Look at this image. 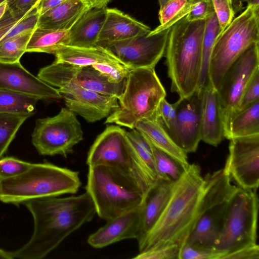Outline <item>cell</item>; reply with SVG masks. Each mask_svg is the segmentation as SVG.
I'll return each instance as SVG.
<instances>
[{"label": "cell", "instance_id": "d590c367", "mask_svg": "<svg viewBox=\"0 0 259 259\" xmlns=\"http://www.w3.org/2000/svg\"><path fill=\"white\" fill-rule=\"evenodd\" d=\"M187 2L188 0L168 1L159 9L158 15L160 24L150 32L156 33L166 29L167 24L178 15Z\"/></svg>", "mask_w": 259, "mask_h": 259}, {"label": "cell", "instance_id": "e575fe53", "mask_svg": "<svg viewBox=\"0 0 259 259\" xmlns=\"http://www.w3.org/2000/svg\"><path fill=\"white\" fill-rule=\"evenodd\" d=\"M34 29H28L0 43V62H20Z\"/></svg>", "mask_w": 259, "mask_h": 259}, {"label": "cell", "instance_id": "30bf717a", "mask_svg": "<svg viewBox=\"0 0 259 259\" xmlns=\"http://www.w3.org/2000/svg\"><path fill=\"white\" fill-rule=\"evenodd\" d=\"M83 134L75 113L62 108L57 115L36 121L32 143L40 155H60L66 158L83 140Z\"/></svg>", "mask_w": 259, "mask_h": 259}, {"label": "cell", "instance_id": "c3c4849f", "mask_svg": "<svg viewBox=\"0 0 259 259\" xmlns=\"http://www.w3.org/2000/svg\"><path fill=\"white\" fill-rule=\"evenodd\" d=\"M111 0H94L93 7L103 8L106 7L107 5Z\"/></svg>", "mask_w": 259, "mask_h": 259}, {"label": "cell", "instance_id": "4dcf8cb0", "mask_svg": "<svg viewBox=\"0 0 259 259\" xmlns=\"http://www.w3.org/2000/svg\"><path fill=\"white\" fill-rule=\"evenodd\" d=\"M68 36V30H55L36 27L27 44L26 52L53 54L59 46L66 45Z\"/></svg>", "mask_w": 259, "mask_h": 259}, {"label": "cell", "instance_id": "7a4b0ae2", "mask_svg": "<svg viewBox=\"0 0 259 259\" xmlns=\"http://www.w3.org/2000/svg\"><path fill=\"white\" fill-rule=\"evenodd\" d=\"M205 185L199 165L190 164L173 183L164 210L138 245L139 252L174 244L181 247L186 242L198 215Z\"/></svg>", "mask_w": 259, "mask_h": 259}, {"label": "cell", "instance_id": "6da1fadb", "mask_svg": "<svg viewBox=\"0 0 259 259\" xmlns=\"http://www.w3.org/2000/svg\"><path fill=\"white\" fill-rule=\"evenodd\" d=\"M24 204L33 217V232L24 245L11 251L13 258H44L96 214L93 200L86 192L65 197L32 199Z\"/></svg>", "mask_w": 259, "mask_h": 259}, {"label": "cell", "instance_id": "7bdbcfd3", "mask_svg": "<svg viewBox=\"0 0 259 259\" xmlns=\"http://www.w3.org/2000/svg\"><path fill=\"white\" fill-rule=\"evenodd\" d=\"M156 112L172 138L176 120V103L170 104L164 98L159 103Z\"/></svg>", "mask_w": 259, "mask_h": 259}, {"label": "cell", "instance_id": "9c48e42d", "mask_svg": "<svg viewBox=\"0 0 259 259\" xmlns=\"http://www.w3.org/2000/svg\"><path fill=\"white\" fill-rule=\"evenodd\" d=\"M258 199L255 190L236 187L226 208L223 227L214 249L225 254L256 243Z\"/></svg>", "mask_w": 259, "mask_h": 259}, {"label": "cell", "instance_id": "74e56055", "mask_svg": "<svg viewBox=\"0 0 259 259\" xmlns=\"http://www.w3.org/2000/svg\"><path fill=\"white\" fill-rule=\"evenodd\" d=\"M32 163L13 156L0 158V179L17 176L27 170Z\"/></svg>", "mask_w": 259, "mask_h": 259}, {"label": "cell", "instance_id": "d4e9b609", "mask_svg": "<svg viewBox=\"0 0 259 259\" xmlns=\"http://www.w3.org/2000/svg\"><path fill=\"white\" fill-rule=\"evenodd\" d=\"M90 8L80 0H67L40 15L36 27L68 31Z\"/></svg>", "mask_w": 259, "mask_h": 259}, {"label": "cell", "instance_id": "ab89813d", "mask_svg": "<svg viewBox=\"0 0 259 259\" xmlns=\"http://www.w3.org/2000/svg\"><path fill=\"white\" fill-rule=\"evenodd\" d=\"M211 1L220 24L221 34L231 23L234 16L235 11L232 0Z\"/></svg>", "mask_w": 259, "mask_h": 259}, {"label": "cell", "instance_id": "f6af8a7d", "mask_svg": "<svg viewBox=\"0 0 259 259\" xmlns=\"http://www.w3.org/2000/svg\"><path fill=\"white\" fill-rule=\"evenodd\" d=\"M259 247L256 243L247 245L223 255L221 259H258Z\"/></svg>", "mask_w": 259, "mask_h": 259}, {"label": "cell", "instance_id": "681fc988", "mask_svg": "<svg viewBox=\"0 0 259 259\" xmlns=\"http://www.w3.org/2000/svg\"><path fill=\"white\" fill-rule=\"evenodd\" d=\"M13 257L10 251L0 248V259H12Z\"/></svg>", "mask_w": 259, "mask_h": 259}, {"label": "cell", "instance_id": "db71d44e", "mask_svg": "<svg viewBox=\"0 0 259 259\" xmlns=\"http://www.w3.org/2000/svg\"><path fill=\"white\" fill-rule=\"evenodd\" d=\"M169 0H158L160 8H161Z\"/></svg>", "mask_w": 259, "mask_h": 259}, {"label": "cell", "instance_id": "816d5d0a", "mask_svg": "<svg viewBox=\"0 0 259 259\" xmlns=\"http://www.w3.org/2000/svg\"><path fill=\"white\" fill-rule=\"evenodd\" d=\"M7 2H4L0 4V19L3 16L7 9Z\"/></svg>", "mask_w": 259, "mask_h": 259}, {"label": "cell", "instance_id": "e0dca14e", "mask_svg": "<svg viewBox=\"0 0 259 259\" xmlns=\"http://www.w3.org/2000/svg\"><path fill=\"white\" fill-rule=\"evenodd\" d=\"M176 105V120L172 139L186 153L196 151L201 140V90L180 98Z\"/></svg>", "mask_w": 259, "mask_h": 259}, {"label": "cell", "instance_id": "b9f144b4", "mask_svg": "<svg viewBox=\"0 0 259 259\" xmlns=\"http://www.w3.org/2000/svg\"><path fill=\"white\" fill-rule=\"evenodd\" d=\"M180 246L174 244L139 252L135 259H179Z\"/></svg>", "mask_w": 259, "mask_h": 259}, {"label": "cell", "instance_id": "7c38bea8", "mask_svg": "<svg viewBox=\"0 0 259 259\" xmlns=\"http://www.w3.org/2000/svg\"><path fill=\"white\" fill-rule=\"evenodd\" d=\"M170 28L156 33H146L124 40L99 42L100 46L130 70L155 68L164 55Z\"/></svg>", "mask_w": 259, "mask_h": 259}, {"label": "cell", "instance_id": "9a60e30c", "mask_svg": "<svg viewBox=\"0 0 259 259\" xmlns=\"http://www.w3.org/2000/svg\"><path fill=\"white\" fill-rule=\"evenodd\" d=\"M230 141L224 169L238 187L256 190L259 184V135Z\"/></svg>", "mask_w": 259, "mask_h": 259}, {"label": "cell", "instance_id": "484cf974", "mask_svg": "<svg viewBox=\"0 0 259 259\" xmlns=\"http://www.w3.org/2000/svg\"><path fill=\"white\" fill-rule=\"evenodd\" d=\"M53 55L56 62H65L80 66H90L96 64L119 62L103 48H85L61 45Z\"/></svg>", "mask_w": 259, "mask_h": 259}, {"label": "cell", "instance_id": "7402d4cb", "mask_svg": "<svg viewBox=\"0 0 259 259\" xmlns=\"http://www.w3.org/2000/svg\"><path fill=\"white\" fill-rule=\"evenodd\" d=\"M106 14V7L89 9L68 30L65 45L85 48L96 47Z\"/></svg>", "mask_w": 259, "mask_h": 259}, {"label": "cell", "instance_id": "3957f363", "mask_svg": "<svg viewBox=\"0 0 259 259\" xmlns=\"http://www.w3.org/2000/svg\"><path fill=\"white\" fill-rule=\"evenodd\" d=\"M205 19L189 21L184 17L170 27L164 55L171 91L180 98L198 89L202 64Z\"/></svg>", "mask_w": 259, "mask_h": 259}, {"label": "cell", "instance_id": "d6a6232c", "mask_svg": "<svg viewBox=\"0 0 259 259\" xmlns=\"http://www.w3.org/2000/svg\"><path fill=\"white\" fill-rule=\"evenodd\" d=\"M35 113L0 112V158L6 152L22 124Z\"/></svg>", "mask_w": 259, "mask_h": 259}, {"label": "cell", "instance_id": "2e32d148", "mask_svg": "<svg viewBox=\"0 0 259 259\" xmlns=\"http://www.w3.org/2000/svg\"><path fill=\"white\" fill-rule=\"evenodd\" d=\"M57 89L67 108L89 122L107 117L119 106L116 97L85 89L75 83H64Z\"/></svg>", "mask_w": 259, "mask_h": 259}, {"label": "cell", "instance_id": "8992f818", "mask_svg": "<svg viewBox=\"0 0 259 259\" xmlns=\"http://www.w3.org/2000/svg\"><path fill=\"white\" fill-rule=\"evenodd\" d=\"M166 96L154 68L131 70L123 92L118 98V107L107 117L105 123L133 129L138 121L156 112Z\"/></svg>", "mask_w": 259, "mask_h": 259}, {"label": "cell", "instance_id": "5bb4252c", "mask_svg": "<svg viewBox=\"0 0 259 259\" xmlns=\"http://www.w3.org/2000/svg\"><path fill=\"white\" fill-rule=\"evenodd\" d=\"M37 76L55 88L64 83L73 82L85 89L117 99L123 93L126 81L110 82L92 65L80 66L55 61L40 68Z\"/></svg>", "mask_w": 259, "mask_h": 259}, {"label": "cell", "instance_id": "603a6c76", "mask_svg": "<svg viewBox=\"0 0 259 259\" xmlns=\"http://www.w3.org/2000/svg\"><path fill=\"white\" fill-rule=\"evenodd\" d=\"M150 31L149 26L121 11L107 8L106 19L97 42L124 40Z\"/></svg>", "mask_w": 259, "mask_h": 259}, {"label": "cell", "instance_id": "bcb514c9", "mask_svg": "<svg viewBox=\"0 0 259 259\" xmlns=\"http://www.w3.org/2000/svg\"><path fill=\"white\" fill-rule=\"evenodd\" d=\"M40 0H8V9L14 13L24 16L36 7Z\"/></svg>", "mask_w": 259, "mask_h": 259}, {"label": "cell", "instance_id": "5b68a950", "mask_svg": "<svg viewBox=\"0 0 259 259\" xmlns=\"http://www.w3.org/2000/svg\"><path fill=\"white\" fill-rule=\"evenodd\" d=\"M86 192L105 221L140 208L147 192L132 175L106 165L89 166Z\"/></svg>", "mask_w": 259, "mask_h": 259}, {"label": "cell", "instance_id": "52a82bcc", "mask_svg": "<svg viewBox=\"0 0 259 259\" xmlns=\"http://www.w3.org/2000/svg\"><path fill=\"white\" fill-rule=\"evenodd\" d=\"M259 42V7L248 6L218 36L208 67L210 85L217 90L230 66L248 48Z\"/></svg>", "mask_w": 259, "mask_h": 259}, {"label": "cell", "instance_id": "11a10c76", "mask_svg": "<svg viewBox=\"0 0 259 259\" xmlns=\"http://www.w3.org/2000/svg\"><path fill=\"white\" fill-rule=\"evenodd\" d=\"M8 0H0V4L4 3V2H7Z\"/></svg>", "mask_w": 259, "mask_h": 259}, {"label": "cell", "instance_id": "277c9868", "mask_svg": "<svg viewBox=\"0 0 259 259\" xmlns=\"http://www.w3.org/2000/svg\"><path fill=\"white\" fill-rule=\"evenodd\" d=\"M81 185L77 171L47 161L32 163L17 176L0 179V201L19 205L32 199L75 194Z\"/></svg>", "mask_w": 259, "mask_h": 259}, {"label": "cell", "instance_id": "7dc6e473", "mask_svg": "<svg viewBox=\"0 0 259 259\" xmlns=\"http://www.w3.org/2000/svg\"><path fill=\"white\" fill-rule=\"evenodd\" d=\"M67 0H40L36 7L39 16Z\"/></svg>", "mask_w": 259, "mask_h": 259}, {"label": "cell", "instance_id": "8fae6325", "mask_svg": "<svg viewBox=\"0 0 259 259\" xmlns=\"http://www.w3.org/2000/svg\"><path fill=\"white\" fill-rule=\"evenodd\" d=\"M86 163L88 166L106 165L121 169L133 176L147 193L153 187L135 167L126 131L119 126L109 125L97 137Z\"/></svg>", "mask_w": 259, "mask_h": 259}, {"label": "cell", "instance_id": "f907efd6", "mask_svg": "<svg viewBox=\"0 0 259 259\" xmlns=\"http://www.w3.org/2000/svg\"><path fill=\"white\" fill-rule=\"evenodd\" d=\"M241 2L247 3V7H259V0H242Z\"/></svg>", "mask_w": 259, "mask_h": 259}, {"label": "cell", "instance_id": "ee69618b", "mask_svg": "<svg viewBox=\"0 0 259 259\" xmlns=\"http://www.w3.org/2000/svg\"><path fill=\"white\" fill-rule=\"evenodd\" d=\"M258 100H259V70L255 73L246 87L235 112L246 108Z\"/></svg>", "mask_w": 259, "mask_h": 259}, {"label": "cell", "instance_id": "cb8c5ba5", "mask_svg": "<svg viewBox=\"0 0 259 259\" xmlns=\"http://www.w3.org/2000/svg\"><path fill=\"white\" fill-rule=\"evenodd\" d=\"M173 183L159 181L146 194L141 206V228L137 239L138 245L142 242L164 210L170 197Z\"/></svg>", "mask_w": 259, "mask_h": 259}, {"label": "cell", "instance_id": "f5cc1de1", "mask_svg": "<svg viewBox=\"0 0 259 259\" xmlns=\"http://www.w3.org/2000/svg\"><path fill=\"white\" fill-rule=\"evenodd\" d=\"M84 4L87 5L90 8L93 7L94 0H80Z\"/></svg>", "mask_w": 259, "mask_h": 259}, {"label": "cell", "instance_id": "4316f807", "mask_svg": "<svg viewBox=\"0 0 259 259\" xmlns=\"http://www.w3.org/2000/svg\"><path fill=\"white\" fill-rule=\"evenodd\" d=\"M131 145L134 164L149 184L153 186L159 180L155 169L152 149L147 139L135 128L126 131Z\"/></svg>", "mask_w": 259, "mask_h": 259}, {"label": "cell", "instance_id": "60d3db41", "mask_svg": "<svg viewBox=\"0 0 259 259\" xmlns=\"http://www.w3.org/2000/svg\"><path fill=\"white\" fill-rule=\"evenodd\" d=\"M189 12L186 16L189 21L205 20L214 12L211 0H188Z\"/></svg>", "mask_w": 259, "mask_h": 259}, {"label": "cell", "instance_id": "ba28073f", "mask_svg": "<svg viewBox=\"0 0 259 259\" xmlns=\"http://www.w3.org/2000/svg\"><path fill=\"white\" fill-rule=\"evenodd\" d=\"M204 194L195 224L185 243L214 249L220 234L229 199L236 186L224 168L204 177Z\"/></svg>", "mask_w": 259, "mask_h": 259}, {"label": "cell", "instance_id": "8d00e7d4", "mask_svg": "<svg viewBox=\"0 0 259 259\" xmlns=\"http://www.w3.org/2000/svg\"><path fill=\"white\" fill-rule=\"evenodd\" d=\"M92 66L105 75L109 82L115 83L125 80L131 70L119 62L96 64Z\"/></svg>", "mask_w": 259, "mask_h": 259}, {"label": "cell", "instance_id": "4fadbf2b", "mask_svg": "<svg viewBox=\"0 0 259 259\" xmlns=\"http://www.w3.org/2000/svg\"><path fill=\"white\" fill-rule=\"evenodd\" d=\"M259 70V42L248 48L225 73L217 90L224 130L250 80Z\"/></svg>", "mask_w": 259, "mask_h": 259}, {"label": "cell", "instance_id": "ac0fdd59", "mask_svg": "<svg viewBox=\"0 0 259 259\" xmlns=\"http://www.w3.org/2000/svg\"><path fill=\"white\" fill-rule=\"evenodd\" d=\"M0 89L34 96L40 100L62 99L58 89L31 74L20 62H0Z\"/></svg>", "mask_w": 259, "mask_h": 259}, {"label": "cell", "instance_id": "1f68e13d", "mask_svg": "<svg viewBox=\"0 0 259 259\" xmlns=\"http://www.w3.org/2000/svg\"><path fill=\"white\" fill-rule=\"evenodd\" d=\"M148 142L152 149L158 180L170 183L176 182L185 169L176 159Z\"/></svg>", "mask_w": 259, "mask_h": 259}, {"label": "cell", "instance_id": "f1b7e54d", "mask_svg": "<svg viewBox=\"0 0 259 259\" xmlns=\"http://www.w3.org/2000/svg\"><path fill=\"white\" fill-rule=\"evenodd\" d=\"M220 34V24L215 12L205 19L202 49V64L198 89L211 87L208 77L210 58L215 41Z\"/></svg>", "mask_w": 259, "mask_h": 259}, {"label": "cell", "instance_id": "836d02e7", "mask_svg": "<svg viewBox=\"0 0 259 259\" xmlns=\"http://www.w3.org/2000/svg\"><path fill=\"white\" fill-rule=\"evenodd\" d=\"M39 100L34 96L0 89V112H35Z\"/></svg>", "mask_w": 259, "mask_h": 259}, {"label": "cell", "instance_id": "ffe728a7", "mask_svg": "<svg viewBox=\"0 0 259 259\" xmlns=\"http://www.w3.org/2000/svg\"><path fill=\"white\" fill-rule=\"evenodd\" d=\"M201 136L213 146L225 138L218 93L212 87L201 90Z\"/></svg>", "mask_w": 259, "mask_h": 259}, {"label": "cell", "instance_id": "d6986e66", "mask_svg": "<svg viewBox=\"0 0 259 259\" xmlns=\"http://www.w3.org/2000/svg\"><path fill=\"white\" fill-rule=\"evenodd\" d=\"M141 222V207L107 221L106 224L91 234L88 244L100 249L125 239H137Z\"/></svg>", "mask_w": 259, "mask_h": 259}, {"label": "cell", "instance_id": "44dd1931", "mask_svg": "<svg viewBox=\"0 0 259 259\" xmlns=\"http://www.w3.org/2000/svg\"><path fill=\"white\" fill-rule=\"evenodd\" d=\"M134 128L154 146L176 159L185 169L188 167L190 164L187 153L175 142L156 112L152 116L138 121Z\"/></svg>", "mask_w": 259, "mask_h": 259}, {"label": "cell", "instance_id": "f546056e", "mask_svg": "<svg viewBox=\"0 0 259 259\" xmlns=\"http://www.w3.org/2000/svg\"><path fill=\"white\" fill-rule=\"evenodd\" d=\"M36 7L24 16L14 13L7 7L0 19V43L24 31L35 28L39 17Z\"/></svg>", "mask_w": 259, "mask_h": 259}, {"label": "cell", "instance_id": "83f0119b", "mask_svg": "<svg viewBox=\"0 0 259 259\" xmlns=\"http://www.w3.org/2000/svg\"><path fill=\"white\" fill-rule=\"evenodd\" d=\"M259 135V100L234 113L224 128L228 140Z\"/></svg>", "mask_w": 259, "mask_h": 259}, {"label": "cell", "instance_id": "f35d334b", "mask_svg": "<svg viewBox=\"0 0 259 259\" xmlns=\"http://www.w3.org/2000/svg\"><path fill=\"white\" fill-rule=\"evenodd\" d=\"M222 255L213 248L185 243L180 247L179 259H221Z\"/></svg>", "mask_w": 259, "mask_h": 259}]
</instances>
